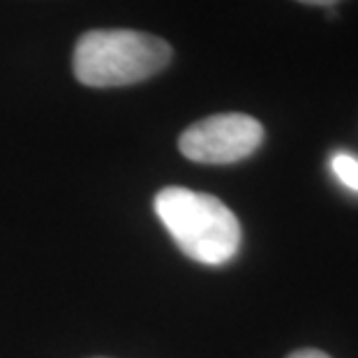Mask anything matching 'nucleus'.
I'll list each match as a JSON object with an SVG mask.
<instances>
[{
	"instance_id": "2",
	"label": "nucleus",
	"mask_w": 358,
	"mask_h": 358,
	"mask_svg": "<svg viewBox=\"0 0 358 358\" xmlns=\"http://www.w3.org/2000/svg\"><path fill=\"white\" fill-rule=\"evenodd\" d=\"M162 37L139 30H90L74 47V77L90 88H118L146 81L171 63Z\"/></svg>"
},
{
	"instance_id": "3",
	"label": "nucleus",
	"mask_w": 358,
	"mask_h": 358,
	"mask_svg": "<svg viewBox=\"0 0 358 358\" xmlns=\"http://www.w3.org/2000/svg\"><path fill=\"white\" fill-rule=\"evenodd\" d=\"M264 143V125L248 113H215L189 125L180 134L178 148L199 164H234Z\"/></svg>"
},
{
	"instance_id": "6",
	"label": "nucleus",
	"mask_w": 358,
	"mask_h": 358,
	"mask_svg": "<svg viewBox=\"0 0 358 358\" xmlns=\"http://www.w3.org/2000/svg\"><path fill=\"white\" fill-rule=\"evenodd\" d=\"M296 3H303V5H312V7H331L333 5H338L340 0H296Z\"/></svg>"
},
{
	"instance_id": "1",
	"label": "nucleus",
	"mask_w": 358,
	"mask_h": 358,
	"mask_svg": "<svg viewBox=\"0 0 358 358\" xmlns=\"http://www.w3.org/2000/svg\"><path fill=\"white\" fill-rule=\"evenodd\" d=\"M155 213L182 255L206 266L231 262L241 248V222L217 196L187 187H164Z\"/></svg>"
},
{
	"instance_id": "4",
	"label": "nucleus",
	"mask_w": 358,
	"mask_h": 358,
	"mask_svg": "<svg viewBox=\"0 0 358 358\" xmlns=\"http://www.w3.org/2000/svg\"><path fill=\"white\" fill-rule=\"evenodd\" d=\"M331 166L342 185H347L349 189L358 192V159L354 155H347V153L333 155Z\"/></svg>"
},
{
	"instance_id": "5",
	"label": "nucleus",
	"mask_w": 358,
	"mask_h": 358,
	"mask_svg": "<svg viewBox=\"0 0 358 358\" xmlns=\"http://www.w3.org/2000/svg\"><path fill=\"white\" fill-rule=\"evenodd\" d=\"M287 358H331L329 354L319 352V349H301V352L289 354Z\"/></svg>"
}]
</instances>
